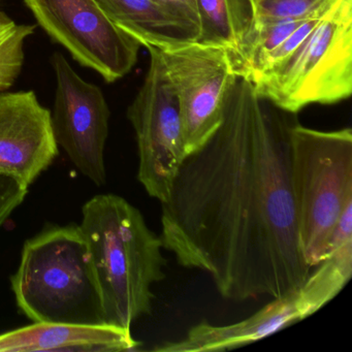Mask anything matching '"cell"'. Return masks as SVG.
I'll list each match as a JSON object with an SVG mask.
<instances>
[{
    "instance_id": "18",
    "label": "cell",
    "mask_w": 352,
    "mask_h": 352,
    "mask_svg": "<svg viewBox=\"0 0 352 352\" xmlns=\"http://www.w3.org/2000/svg\"><path fill=\"white\" fill-rule=\"evenodd\" d=\"M28 193V185L14 177L0 174V228L23 203Z\"/></svg>"
},
{
    "instance_id": "16",
    "label": "cell",
    "mask_w": 352,
    "mask_h": 352,
    "mask_svg": "<svg viewBox=\"0 0 352 352\" xmlns=\"http://www.w3.org/2000/svg\"><path fill=\"white\" fill-rule=\"evenodd\" d=\"M36 26L17 23L0 12V91L9 90L20 77L25 61L26 43Z\"/></svg>"
},
{
    "instance_id": "4",
    "label": "cell",
    "mask_w": 352,
    "mask_h": 352,
    "mask_svg": "<svg viewBox=\"0 0 352 352\" xmlns=\"http://www.w3.org/2000/svg\"><path fill=\"white\" fill-rule=\"evenodd\" d=\"M292 182L300 250L309 267L329 254L346 208L352 205V131H322L294 122Z\"/></svg>"
},
{
    "instance_id": "7",
    "label": "cell",
    "mask_w": 352,
    "mask_h": 352,
    "mask_svg": "<svg viewBox=\"0 0 352 352\" xmlns=\"http://www.w3.org/2000/svg\"><path fill=\"white\" fill-rule=\"evenodd\" d=\"M149 69L127 110L139 152L138 180L149 197L166 203L186 157L182 118L157 49L147 47Z\"/></svg>"
},
{
    "instance_id": "13",
    "label": "cell",
    "mask_w": 352,
    "mask_h": 352,
    "mask_svg": "<svg viewBox=\"0 0 352 352\" xmlns=\"http://www.w3.org/2000/svg\"><path fill=\"white\" fill-rule=\"evenodd\" d=\"M107 15L141 46L168 49L197 42V32L160 0H96Z\"/></svg>"
},
{
    "instance_id": "14",
    "label": "cell",
    "mask_w": 352,
    "mask_h": 352,
    "mask_svg": "<svg viewBox=\"0 0 352 352\" xmlns=\"http://www.w3.org/2000/svg\"><path fill=\"white\" fill-rule=\"evenodd\" d=\"M316 267L298 289L304 318L333 300L351 278L352 206L340 218L329 243V254Z\"/></svg>"
},
{
    "instance_id": "9",
    "label": "cell",
    "mask_w": 352,
    "mask_h": 352,
    "mask_svg": "<svg viewBox=\"0 0 352 352\" xmlns=\"http://www.w3.org/2000/svg\"><path fill=\"white\" fill-rule=\"evenodd\" d=\"M56 89L52 124L55 139L74 166L90 181L106 184L104 148L111 112L104 92L84 80L60 52L51 57Z\"/></svg>"
},
{
    "instance_id": "11",
    "label": "cell",
    "mask_w": 352,
    "mask_h": 352,
    "mask_svg": "<svg viewBox=\"0 0 352 352\" xmlns=\"http://www.w3.org/2000/svg\"><path fill=\"white\" fill-rule=\"evenodd\" d=\"M298 290L270 304L252 316L228 325H214L203 320L189 329L183 339L154 348L158 352L226 351L269 337L284 327L302 320Z\"/></svg>"
},
{
    "instance_id": "6",
    "label": "cell",
    "mask_w": 352,
    "mask_h": 352,
    "mask_svg": "<svg viewBox=\"0 0 352 352\" xmlns=\"http://www.w3.org/2000/svg\"><path fill=\"white\" fill-rule=\"evenodd\" d=\"M182 118L186 155L201 149L223 122L238 76L230 51L192 42L157 49Z\"/></svg>"
},
{
    "instance_id": "10",
    "label": "cell",
    "mask_w": 352,
    "mask_h": 352,
    "mask_svg": "<svg viewBox=\"0 0 352 352\" xmlns=\"http://www.w3.org/2000/svg\"><path fill=\"white\" fill-rule=\"evenodd\" d=\"M50 111L36 92L0 91V174L28 187L58 156Z\"/></svg>"
},
{
    "instance_id": "3",
    "label": "cell",
    "mask_w": 352,
    "mask_h": 352,
    "mask_svg": "<svg viewBox=\"0 0 352 352\" xmlns=\"http://www.w3.org/2000/svg\"><path fill=\"white\" fill-rule=\"evenodd\" d=\"M19 310L34 322L107 324L81 226H51L26 241L11 278Z\"/></svg>"
},
{
    "instance_id": "5",
    "label": "cell",
    "mask_w": 352,
    "mask_h": 352,
    "mask_svg": "<svg viewBox=\"0 0 352 352\" xmlns=\"http://www.w3.org/2000/svg\"><path fill=\"white\" fill-rule=\"evenodd\" d=\"M249 82L259 98L288 114L310 104H333L349 98L352 0H335L294 52Z\"/></svg>"
},
{
    "instance_id": "19",
    "label": "cell",
    "mask_w": 352,
    "mask_h": 352,
    "mask_svg": "<svg viewBox=\"0 0 352 352\" xmlns=\"http://www.w3.org/2000/svg\"><path fill=\"white\" fill-rule=\"evenodd\" d=\"M175 16L199 34V20L197 0H160Z\"/></svg>"
},
{
    "instance_id": "8",
    "label": "cell",
    "mask_w": 352,
    "mask_h": 352,
    "mask_svg": "<svg viewBox=\"0 0 352 352\" xmlns=\"http://www.w3.org/2000/svg\"><path fill=\"white\" fill-rule=\"evenodd\" d=\"M38 25L74 59L114 83L131 73L141 44L96 0H23Z\"/></svg>"
},
{
    "instance_id": "17",
    "label": "cell",
    "mask_w": 352,
    "mask_h": 352,
    "mask_svg": "<svg viewBox=\"0 0 352 352\" xmlns=\"http://www.w3.org/2000/svg\"><path fill=\"white\" fill-rule=\"evenodd\" d=\"M252 20H285L306 17L327 0H247Z\"/></svg>"
},
{
    "instance_id": "2",
    "label": "cell",
    "mask_w": 352,
    "mask_h": 352,
    "mask_svg": "<svg viewBox=\"0 0 352 352\" xmlns=\"http://www.w3.org/2000/svg\"><path fill=\"white\" fill-rule=\"evenodd\" d=\"M94 265L107 324L131 329L151 314V287L166 277L162 238L140 210L119 195H98L82 208L80 224Z\"/></svg>"
},
{
    "instance_id": "15",
    "label": "cell",
    "mask_w": 352,
    "mask_h": 352,
    "mask_svg": "<svg viewBox=\"0 0 352 352\" xmlns=\"http://www.w3.org/2000/svg\"><path fill=\"white\" fill-rule=\"evenodd\" d=\"M199 34L197 42L223 47L236 54L252 23L247 0H197Z\"/></svg>"
},
{
    "instance_id": "12",
    "label": "cell",
    "mask_w": 352,
    "mask_h": 352,
    "mask_svg": "<svg viewBox=\"0 0 352 352\" xmlns=\"http://www.w3.org/2000/svg\"><path fill=\"white\" fill-rule=\"evenodd\" d=\"M140 345L131 329L111 324L34 322L0 335V352H121Z\"/></svg>"
},
{
    "instance_id": "1",
    "label": "cell",
    "mask_w": 352,
    "mask_h": 352,
    "mask_svg": "<svg viewBox=\"0 0 352 352\" xmlns=\"http://www.w3.org/2000/svg\"><path fill=\"white\" fill-rule=\"evenodd\" d=\"M294 122L238 78L223 122L185 157L162 204L164 248L181 267L209 274L226 300L282 298L312 270L292 190Z\"/></svg>"
}]
</instances>
